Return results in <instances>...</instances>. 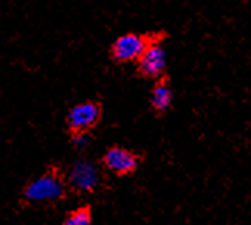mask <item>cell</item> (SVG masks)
<instances>
[{
	"label": "cell",
	"instance_id": "2",
	"mask_svg": "<svg viewBox=\"0 0 251 225\" xmlns=\"http://www.w3.org/2000/svg\"><path fill=\"white\" fill-rule=\"evenodd\" d=\"M166 31H149V33H124L112 42L109 48V57L115 64L137 62L141 55L152 44L165 42Z\"/></svg>",
	"mask_w": 251,
	"mask_h": 225
},
{
	"label": "cell",
	"instance_id": "6",
	"mask_svg": "<svg viewBox=\"0 0 251 225\" xmlns=\"http://www.w3.org/2000/svg\"><path fill=\"white\" fill-rule=\"evenodd\" d=\"M166 52L163 42L152 44L137 61V75L143 80L157 81L166 76Z\"/></svg>",
	"mask_w": 251,
	"mask_h": 225
},
{
	"label": "cell",
	"instance_id": "3",
	"mask_svg": "<svg viewBox=\"0 0 251 225\" xmlns=\"http://www.w3.org/2000/svg\"><path fill=\"white\" fill-rule=\"evenodd\" d=\"M102 165H98L90 159H78L72 163L65 172V180L70 193L78 196H89L101 188L104 179Z\"/></svg>",
	"mask_w": 251,
	"mask_h": 225
},
{
	"label": "cell",
	"instance_id": "7",
	"mask_svg": "<svg viewBox=\"0 0 251 225\" xmlns=\"http://www.w3.org/2000/svg\"><path fill=\"white\" fill-rule=\"evenodd\" d=\"M172 100H174V93H172L171 84H169V78L166 75V76L160 78V80H157L152 85L151 109L157 116L166 115L172 106Z\"/></svg>",
	"mask_w": 251,
	"mask_h": 225
},
{
	"label": "cell",
	"instance_id": "1",
	"mask_svg": "<svg viewBox=\"0 0 251 225\" xmlns=\"http://www.w3.org/2000/svg\"><path fill=\"white\" fill-rule=\"evenodd\" d=\"M69 191L65 172L57 166H50L25 185L22 190V202L31 207H44L65 199Z\"/></svg>",
	"mask_w": 251,
	"mask_h": 225
},
{
	"label": "cell",
	"instance_id": "4",
	"mask_svg": "<svg viewBox=\"0 0 251 225\" xmlns=\"http://www.w3.org/2000/svg\"><path fill=\"white\" fill-rule=\"evenodd\" d=\"M102 104L100 101L89 100L70 107L65 116V128L70 137L81 134H92V131L102 120Z\"/></svg>",
	"mask_w": 251,
	"mask_h": 225
},
{
	"label": "cell",
	"instance_id": "5",
	"mask_svg": "<svg viewBox=\"0 0 251 225\" xmlns=\"http://www.w3.org/2000/svg\"><path fill=\"white\" fill-rule=\"evenodd\" d=\"M141 162H143L141 154L118 144L107 148L101 157L102 168L115 175H118V177L135 172L140 168Z\"/></svg>",
	"mask_w": 251,
	"mask_h": 225
},
{
	"label": "cell",
	"instance_id": "9",
	"mask_svg": "<svg viewBox=\"0 0 251 225\" xmlns=\"http://www.w3.org/2000/svg\"><path fill=\"white\" fill-rule=\"evenodd\" d=\"M72 143L76 146L78 149H84L87 144L92 141V134H81V135H75V137H70Z\"/></svg>",
	"mask_w": 251,
	"mask_h": 225
},
{
	"label": "cell",
	"instance_id": "8",
	"mask_svg": "<svg viewBox=\"0 0 251 225\" xmlns=\"http://www.w3.org/2000/svg\"><path fill=\"white\" fill-rule=\"evenodd\" d=\"M92 224H93L92 207L90 205H82V207L67 214L61 225H92Z\"/></svg>",
	"mask_w": 251,
	"mask_h": 225
}]
</instances>
